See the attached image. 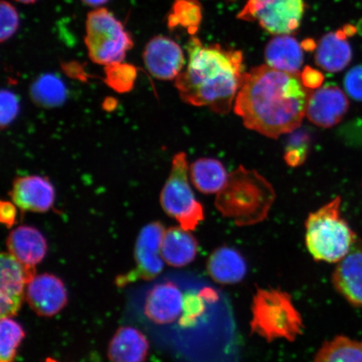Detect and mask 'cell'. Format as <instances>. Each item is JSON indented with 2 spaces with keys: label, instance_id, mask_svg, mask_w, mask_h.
<instances>
[{
  "label": "cell",
  "instance_id": "6da1fadb",
  "mask_svg": "<svg viewBox=\"0 0 362 362\" xmlns=\"http://www.w3.org/2000/svg\"><path fill=\"white\" fill-rule=\"evenodd\" d=\"M310 93L300 74L257 66L244 74L234 110L248 129L278 139L301 125Z\"/></svg>",
  "mask_w": 362,
  "mask_h": 362
},
{
  "label": "cell",
  "instance_id": "7a4b0ae2",
  "mask_svg": "<svg viewBox=\"0 0 362 362\" xmlns=\"http://www.w3.org/2000/svg\"><path fill=\"white\" fill-rule=\"evenodd\" d=\"M187 70L175 79L182 100L192 106L208 107L217 115H226L243 83V52L220 45H203L193 37L187 45Z\"/></svg>",
  "mask_w": 362,
  "mask_h": 362
},
{
  "label": "cell",
  "instance_id": "3957f363",
  "mask_svg": "<svg viewBox=\"0 0 362 362\" xmlns=\"http://www.w3.org/2000/svg\"><path fill=\"white\" fill-rule=\"evenodd\" d=\"M275 198L273 185L264 176L239 166L217 193L215 205L221 215L237 226H247L267 218Z\"/></svg>",
  "mask_w": 362,
  "mask_h": 362
},
{
  "label": "cell",
  "instance_id": "277c9868",
  "mask_svg": "<svg viewBox=\"0 0 362 362\" xmlns=\"http://www.w3.org/2000/svg\"><path fill=\"white\" fill-rule=\"evenodd\" d=\"M341 197L333 199L305 221L306 247L316 261L337 264L358 239L341 215Z\"/></svg>",
  "mask_w": 362,
  "mask_h": 362
},
{
  "label": "cell",
  "instance_id": "5b68a950",
  "mask_svg": "<svg viewBox=\"0 0 362 362\" xmlns=\"http://www.w3.org/2000/svg\"><path fill=\"white\" fill-rule=\"evenodd\" d=\"M251 309L252 333L268 342L279 339L293 342L301 336L305 328L291 296L281 289H257Z\"/></svg>",
  "mask_w": 362,
  "mask_h": 362
},
{
  "label": "cell",
  "instance_id": "8992f818",
  "mask_svg": "<svg viewBox=\"0 0 362 362\" xmlns=\"http://www.w3.org/2000/svg\"><path fill=\"white\" fill-rule=\"evenodd\" d=\"M85 44L90 60L103 66L123 62L134 45L123 24L104 8L88 13Z\"/></svg>",
  "mask_w": 362,
  "mask_h": 362
},
{
  "label": "cell",
  "instance_id": "52a82bcc",
  "mask_svg": "<svg viewBox=\"0 0 362 362\" xmlns=\"http://www.w3.org/2000/svg\"><path fill=\"white\" fill-rule=\"evenodd\" d=\"M160 204L165 214L185 230H194L205 219L202 204L197 201L189 182L184 152L176 153L172 160L169 178L160 194Z\"/></svg>",
  "mask_w": 362,
  "mask_h": 362
},
{
  "label": "cell",
  "instance_id": "ba28073f",
  "mask_svg": "<svg viewBox=\"0 0 362 362\" xmlns=\"http://www.w3.org/2000/svg\"><path fill=\"white\" fill-rule=\"evenodd\" d=\"M305 8L304 0H248L238 17L259 23L271 34L287 35L300 27Z\"/></svg>",
  "mask_w": 362,
  "mask_h": 362
},
{
  "label": "cell",
  "instance_id": "9c48e42d",
  "mask_svg": "<svg viewBox=\"0 0 362 362\" xmlns=\"http://www.w3.org/2000/svg\"><path fill=\"white\" fill-rule=\"evenodd\" d=\"M165 230V226L158 221L144 226L135 245L136 269L117 279L119 286H124L138 279L151 280L161 273L165 262L161 255V247Z\"/></svg>",
  "mask_w": 362,
  "mask_h": 362
},
{
  "label": "cell",
  "instance_id": "30bf717a",
  "mask_svg": "<svg viewBox=\"0 0 362 362\" xmlns=\"http://www.w3.org/2000/svg\"><path fill=\"white\" fill-rule=\"evenodd\" d=\"M143 59L149 74L162 81L176 79L185 65V56L180 45L161 35L149 40Z\"/></svg>",
  "mask_w": 362,
  "mask_h": 362
},
{
  "label": "cell",
  "instance_id": "8fae6325",
  "mask_svg": "<svg viewBox=\"0 0 362 362\" xmlns=\"http://www.w3.org/2000/svg\"><path fill=\"white\" fill-rule=\"evenodd\" d=\"M349 105L346 95L338 86L327 84L310 93L306 116L316 126L332 128L346 116Z\"/></svg>",
  "mask_w": 362,
  "mask_h": 362
},
{
  "label": "cell",
  "instance_id": "7c38bea8",
  "mask_svg": "<svg viewBox=\"0 0 362 362\" xmlns=\"http://www.w3.org/2000/svg\"><path fill=\"white\" fill-rule=\"evenodd\" d=\"M25 298L31 309L40 316L56 315L67 304L64 284L55 275L43 274L27 284Z\"/></svg>",
  "mask_w": 362,
  "mask_h": 362
},
{
  "label": "cell",
  "instance_id": "4fadbf2b",
  "mask_svg": "<svg viewBox=\"0 0 362 362\" xmlns=\"http://www.w3.org/2000/svg\"><path fill=\"white\" fill-rule=\"evenodd\" d=\"M12 202L23 211L47 212L55 202V189L47 177L20 176L13 180L10 192Z\"/></svg>",
  "mask_w": 362,
  "mask_h": 362
},
{
  "label": "cell",
  "instance_id": "5bb4252c",
  "mask_svg": "<svg viewBox=\"0 0 362 362\" xmlns=\"http://www.w3.org/2000/svg\"><path fill=\"white\" fill-rule=\"evenodd\" d=\"M0 264L1 318H6L20 310L29 279L24 267L11 253H2Z\"/></svg>",
  "mask_w": 362,
  "mask_h": 362
},
{
  "label": "cell",
  "instance_id": "9a60e30c",
  "mask_svg": "<svg viewBox=\"0 0 362 362\" xmlns=\"http://www.w3.org/2000/svg\"><path fill=\"white\" fill-rule=\"evenodd\" d=\"M7 247L8 252L24 267L30 282L35 276V266L47 255V240L33 226H21L8 235Z\"/></svg>",
  "mask_w": 362,
  "mask_h": 362
},
{
  "label": "cell",
  "instance_id": "2e32d148",
  "mask_svg": "<svg viewBox=\"0 0 362 362\" xmlns=\"http://www.w3.org/2000/svg\"><path fill=\"white\" fill-rule=\"evenodd\" d=\"M336 291L355 307L362 308V241H357L347 255L337 262L332 275Z\"/></svg>",
  "mask_w": 362,
  "mask_h": 362
},
{
  "label": "cell",
  "instance_id": "e0dca14e",
  "mask_svg": "<svg viewBox=\"0 0 362 362\" xmlns=\"http://www.w3.org/2000/svg\"><path fill=\"white\" fill-rule=\"evenodd\" d=\"M184 301L177 285L171 282L158 284L147 294L144 314L157 325L170 324L182 313Z\"/></svg>",
  "mask_w": 362,
  "mask_h": 362
},
{
  "label": "cell",
  "instance_id": "ac0fdd59",
  "mask_svg": "<svg viewBox=\"0 0 362 362\" xmlns=\"http://www.w3.org/2000/svg\"><path fill=\"white\" fill-rule=\"evenodd\" d=\"M207 272L216 283L235 284L242 282L246 277L247 265L237 249L221 247L216 249L208 259Z\"/></svg>",
  "mask_w": 362,
  "mask_h": 362
},
{
  "label": "cell",
  "instance_id": "d6986e66",
  "mask_svg": "<svg viewBox=\"0 0 362 362\" xmlns=\"http://www.w3.org/2000/svg\"><path fill=\"white\" fill-rule=\"evenodd\" d=\"M343 29L323 36L316 47V65L328 72H339L350 64L352 49Z\"/></svg>",
  "mask_w": 362,
  "mask_h": 362
},
{
  "label": "cell",
  "instance_id": "ffe728a7",
  "mask_svg": "<svg viewBox=\"0 0 362 362\" xmlns=\"http://www.w3.org/2000/svg\"><path fill=\"white\" fill-rule=\"evenodd\" d=\"M267 65L274 69L298 74L304 62L302 45L296 38L280 35L267 45L264 53Z\"/></svg>",
  "mask_w": 362,
  "mask_h": 362
},
{
  "label": "cell",
  "instance_id": "44dd1931",
  "mask_svg": "<svg viewBox=\"0 0 362 362\" xmlns=\"http://www.w3.org/2000/svg\"><path fill=\"white\" fill-rule=\"evenodd\" d=\"M148 348L146 337L139 329L121 327L108 345L107 356L111 362H146Z\"/></svg>",
  "mask_w": 362,
  "mask_h": 362
},
{
  "label": "cell",
  "instance_id": "7402d4cb",
  "mask_svg": "<svg viewBox=\"0 0 362 362\" xmlns=\"http://www.w3.org/2000/svg\"><path fill=\"white\" fill-rule=\"evenodd\" d=\"M197 252V240L189 230L180 226L165 230L161 255L167 264L175 268L187 266L196 259Z\"/></svg>",
  "mask_w": 362,
  "mask_h": 362
},
{
  "label": "cell",
  "instance_id": "603a6c76",
  "mask_svg": "<svg viewBox=\"0 0 362 362\" xmlns=\"http://www.w3.org/2000/svg\"><path fill=\"white\" fill-rule=\"evenodd\" d=\"M189 174L194 187L203 194L218 193L229 175L219 160L210 158H199L192 163Z\"/></svg>",
  "mask_w": 362,
  "mask_h": 362
},
{
  "label": "cell",
  "instance_id": "cb8c5ba5",
  "mask_svg": "<svg viewBox=\"0 0 362 362\" xmlns=\"http://www.w3.org/2000/svg\"><path fill=\"white\" fill-rule=\"evenodd\" d=\"M30 95L36 105L54 108L62 106L66 102L67 89L57 75L47 74L40 76L30 86Z\"/></svg>",
  "mask_w": 362,
  "mask_h": 362
},
{
  "label": "cell",
  "instance_id": "d4e9b609",
  "mask_svg": "<svg viewBox=\"0 0 362 362\" xmlns=\"http://www.w3.org/2000/svg\"><path fill=\"white\" fill-rule=\"evenodd\" d=\"M314 362H362V341L339 336L325 342Z\"/></svg>",
  "mask_w": 362,
  "mask_h": 362
},
{
  "label": "cell",
  "instance_id": "484cf974",
  "mask_svg": "<svg viewBox=\"0 0 362 362\" xmlns=\"http://www.w3.org/2000/svg\"><path fill=\"white\" fill-rule=\"evenodd\" d=\"M202 18V7L198 0H175L168 16V26L170 29L181 27L193 35L197 33Z\"/></svg>",
  "mask_w": 362,
  "mask_h": 362
},
{
  "label": "cell",
  "instance_id": "4316f807",
  "mask_svg": "<svg viewBox=\"0 0 362 362\" xmlns=\"http://www.w3.org/2000/svg\"><path fill=\"white\" fill-rule=\"evenodd\" d=\"M25 336L21 325L11 317L1 318L0 324V362H13L18 347Z\"/></svg>",
  "mask_w": 362,
  "mask_h": 362
},
{
  "label": "cell",
  "instance_id": "83f0119b",
  "mask_svg": "<svg viewBox=\"0 0 362 362\" xmlns=\"http://www.w3.org/2000/svg\"><path fill=\"white\" fill-rule=\"evenodd\" d=\"M105 83L119 93H129L137 78V68L127 63L117 62L105 66Z\"/></svg>",
  "mask_w": 362,
  "mask_h": 362
},
{
  "label": "cell",
  "instance_id": "f1b7e54d",
  "mask_svg": "<svg viewBox=\"0 0 362 362\" xmlns=\"http://www.w3.org/2000/svg\"><path fill=\"white\" fill-rule=\"evenodd\" d=\"M0 40L4 42L16 34L20 25V18L16 8L4 0L0 4Z\"/></svg>",
  "mask_w": 362,
  "mask_h": 362
},
{
  "label": "cell",
  "instance_id": "f546056e",
  "mask_svg": "<svg viewBox=\"0 0 362 362\" xmlns=\"http://www.w3.org/2000/svg\"><path fill=\"white\" fill-rule=\"evenodd\" d=\"M0 97V123L4 129L16 119L21 107L19 98L10 90L3 89Z\"/></svg>",
  "mask_w": 362,
  "mask_h": 362
},
{
  "label": "cell",
  "instance_id": "4dcf8cb0",
  "mask_svg": "<svg viewBox=\"0 0 362 362\" xmlns=\"http://www.w3.org/2000/svg\"><path fill=\"white\" fill-rule=\"evenodd\" d=\"M308 151V136L296 133L289 139V144L284 160L288 165L296 167L305 161Z\"/></svg>",
  "mask_w": 362,
  "mask_h": 362
},
{
  "label": "cell",
  "instance_id": "1f68e13d",
  "mask_svg": "<svg viewBox=\"0 0 362 362\" xmlns=\"http://www.w3.org/2000/svg\"><path fill=\"white\" fill-rule=\"evenodd\" d=\"M344 86L350 96L356 101L362 102V66L351 68L344 79Z\"/></svg>",
  "mask_w": 362,
  "mask_h": 362
},
{
  "label": "cell",
  "instance_id": "d6a6232c",
  "mask_svg": "<svg viewBox=\"0 0 362 362\" xmlns=\"http://www.w3.org/2000/svg\"><path fill=\"white\" fill-rule=\"evenodd\" d=\"M202 293H202V296H200V294H197V296H192L185 298L183 308L185 315L182 320H181L183 325H189L192 324L203 313L204 310H205V305H204L202 300L204 296Z\"/></svg>",
  "mask_w": 362,
  "mask_h": 362
},
{
  "label": "cell",
  "instance_id": "836d02e7",
  "mask_svg": "<svg viewBox=\"0 0 362 362\" xmlns=\"http://www.w3.org/2000/svg\"><path fill=\"white\" fill-rule=\"evenodd\" d=\"M303 84L308 89H318L324 81V75L318 70L310 66H306L300 74Z\"/></svg>",
  "mask_w": 362,
  "mask_h": 362
},
{
  "label": "cell",
  "instance_id": "e575fe53",
  "mask_svg": "<svg viewBox=\"0 0 362 362\" xmlns=\"http://www.w3.org/2000/svg\"><path fill=\"white\" fill-rule=\"evenodd\" d=\"M17 216L16 206L11 202H0V221L6 228H11L16 223Z\"/></svg>",
  "mask_w": 362,
  "mask_h": 362
},
{
  "label": "cell",
  "instance_id": "d590c367",
  "mask_svg": "<svg viewBox=\"0 0 362 362\" xmlns=\"http://www.w3.org/2000/svg\"><path fill=\"white\" fill-rule=\"evenodd\" d=\"M81 1L90 7H100L105 4L108 0H81Z\"/></svg>",
  "mask_w": 362,
  "mask_h": 362
},
{
  "label": "cell",
  "instance_id": "8d00e7d4",
  "mask_svg": "<svg viewBox=\"0 0 362 362\" xmlns=\"http://www.w3.org/2000/svg\"><path fill=\"white\" fill-rule=\"evenodd\" d=\"M301 45L302 47L305 49L306 51H313L317 47L316 44L311 40H306Z\"/></svg>",
  "mask_w": 362,
  "mask_h": 362
},
{
  "label": "cell",
  "instance_id": "74e56055",
  "mask_svg": "<svg viewBox=\"0 0 362 362\" xmlns=\"http://www.w3.org/2000/svg\"><path fill=\"white\" fill-rule=\"evenodd\" d=\"M344 33H346L347 36H351L356 33V28L352 25H346L343 27Z\"/></svg>",
  "mask_w": 362,
  "mask_h": 362
},
{
  "label": "cell",
  "instance_id": "f35d334b",
  "mask_svg": "<svg viewBox=\"0 0 362 362\" xmlns=\"http://www.w3.org/2000/svg\"><path fill=\"white\" fill-rule=\"evenodd\" d=\"M16 1L23 4H33L37 1V0H16Z\"/></svg>",
  "mask_w": 362,
  "mask_h": 362
},
{
  "label": "cell",
  "instance_id": "ab89813d",
  "mask_svg": "<svg viewBox=\"0 0 362 362\" xmlns=\"http://www.w3.org/2000/svg\"><path fill=\"white\" fill-rule=\"evenodd\" d=\"M357 30H358L361 35H362V20L359 23V25H358V27H357Z\"/></svg>",
  "mask_w": 362,
  "mask_h": 362
},
{
  "label": "cell",
  "instance_id": "60d3db41",
  "mask_svg": "<svg viewBox=\"0 0 362 362\" xmlns=\"http://www.w3.org/2000/svg\"><path fill=\"white\" fill-rule=\"evenodd\" d=\"M47 362H57L56 360H53V359H51V358H48L47 360Z\"/></svg>",
  "mask_w": 362,
  "mask_h": 362
}]
</instances>
